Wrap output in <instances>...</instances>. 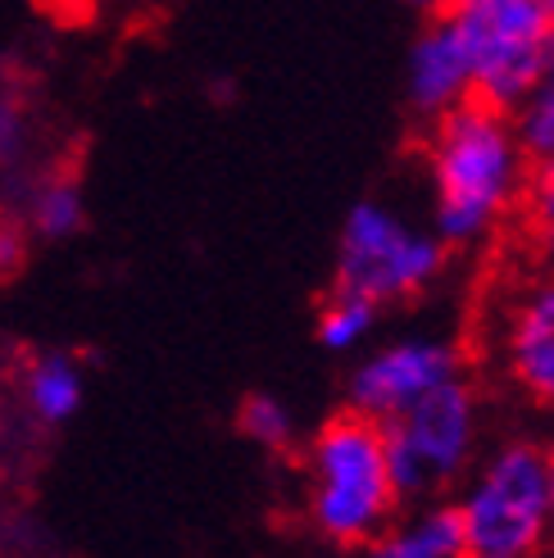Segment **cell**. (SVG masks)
Wrapping results in <instances>:
<instances>
[{"instance_id": "obj_1", "label": "cell", "mask_w": 554, "mask_h": 558, "mask_svg": "<svg viewBox=\"0 0 554 558\" xmlns=\"http://www.w3.org/2000/svg\"><path fill=\"white\" fill-rule=\"evenodd\" d=\"M432 232L455 245H478L522 201L532 159L518 142L514 114L463 100L432 119L427 132Z\"/></svg>"}, {"instance_id": "obj_2", "label": "cell", "mask_w": 554, "mask_h": 558, "mask_svg": "<svg viewBox=\"0 0 554 558\" xmlns=\"http://www.w3.org/2000/svg\"><path fill=\"white\" fill-rule=\"evenodd\" d=\"M382 423L332 413L310 440V522L332 545H369L396 513Z\"/></svg>"}, {"instance_id": "obj_3", "label": "cell", "mask_w": 554, "mask_h": 558, "mask_svg": "<svg viewBox=\"0 0 554 558\" xmlns=\"http://www.w3.org/2000/svg\"><path fill=\"white\" fill-rule=\"evenodd\" d=\"M478 390L463 373L386 417L382 450L400 505H423L436 490L463 482L478 459Z\"/></svg>"}, {"instance_id": "obj_4", "label": "cell", "mask_w": 554, "mask_h": 558, "mask_svg": "<svg viewBox=\"0 0 554 558\" xmlns=\"http://www.w3.org/2000/svg\"><path fill=\"white\" fill-rule=\"evenodd\" d=\"M455 505L463 518L468 554L528 558L545 549V536H550L545 445L505 440L501 450L478 463V472H468V486Z\"/></svg>"}, {"instance_id": "obj_5", "label": "cell", "mask_w": 554, "mask_h": 558, "mask_svg": "<svg viewBox=\"0 0 554 558\" xmlns=\"http://www.w3.org/2000/svg\"><path fill=\"white\" fill-rule=\"evenodd\" d=\"M473 69V100L514 114L554 54V23L541 0H450L441 10Z\"/></svg>"}, {"instance_id": "obj_6", "label": "cell", "mask_w": 554, "mask_h": 558, "mask_svg": "<svg viewBox=\"0 0 554 558\" xmlns=\"http://www.w3.org/2000/svg\"><path fill=\"white\" fill-rule=\"evenodd\" d=\"M450 245L436 232L413 228L392 205L359 201L337 236V272H332V291L364 295L373 304H396L423 295L441 268H446Z\"/></svg>"}, {"instance_id": "obj_7", "label": "cell", "mask_w": 554, "mask_h": 558, "mask_svg": "<svg viewBox=\"0 0 554 558\" xmlns=\"http://www.w3.org/2000/svg\"><path fill=\"white\" fill-rule=\"evenodd\" d=\"M463 373V354L455 341L441 337H400L392 345L369 350L346 377V409L386 423L400 409H409L432 386Z\"/></svg>"}, {"instance_id": "obj_8", "label": "cell", "mask_w": 554, "mask_h": 558, "mask_svg": "<svg viewBox=\"0 0 554 558\" xmlns=\"http://www.w3.org/2000/svg\"><path fill=\"white\" fill-rule=\"evenodd\" d=\"M505 377L532 404L554 413V277L518 291L501 331Z\"/></svg>"}, {"instance_id": "obj_9", "label": "cell", "mask_w": 554, "mask_h": 558, "mask_svg": "<svg viewBox=\"0 0 554 558\" xmlns=\"http://www.w3.org/2000/svg\"><path fill=\"white\" fill-rule=\"evenodd\" d=\"M405 100L413 114L436 119L446 109L473 100V69H468V54L455 37V27L432 14L427 27L409 46L405 60Z\"/></svg>"}, {"instance_id": "obj_10", "label": "cell", "mask_w": 554, "mask_h": 558, "mask_svg": "<svg viewBox=\"0 0 554 558\" xmlns=\"http://www.w3.org/2000/svg\"><path fill=\"white\" fill-rule=\"evenodd\" d=\"M369 558H468L459 505L423 499V509L400 526H382L369 541Z\"/></svg>"}, {"instance_id": "obj_11", "label": "cell", "mask_w": 554, "mask_h": 558, "mask_svg": "<svg viewBox=\"0 0 554 558\" xmlns=\"http://www.w3.org/2000/svg\"><path fill=\"white\" fill-rule=\"evenodd\" d=\"M82 400H87V373H82V364L73 354H41L33 368H27V404H33V413L41 417V423L60 427L69 423V417L82 409Z\"/></svg>"}, {"instance_id": "obj_12", "label": "cell", "mask_w": 554, "mask_h": 558, "mask_svg": "<svg viewBox=\"0 0 554 558\" xmlns=\"http://www.w3.org/2000/svg\"><path fill=\"white\" fill-rule=\"evenodd\" d=\"M27 222L46 241H69L87 228V195L77 178H46L33 201H27Z\"/></svg>"}, {"instance_id": "obj_13", "label": "cell", "mask_w": 554, "mask_h": 558, "mask_svg": "<svg viewBox=\"0 0 554 558\" xmlns=\"http://www.w3.org/2000/svg\"><path fill=\"white\" fill-rule=\"evenodd\" d=\"M377 314H382V304H373V300H364V295L332 291L327 304L318 310V345L332 350V354H350V350H359V345L373 337Z\"/></svg>"}, {"instance_id": "obj_14", "label": "cell", "mask_w": 554, "mask_h": 558, "mask_svg": "<svg viewBox=\"0 0 554 558\" xmlns=\"http://www.w3.org/2000/svg\"><path fill=\"white\" fill-rule=\"evenodd\" d=\"M514 128L532 169H554V54L545 73L537 77V87L528 92V100L514 109Z\"/></svg>"}, {"instance_id": "obj_15", "label": "cell", "mask_w": 554, "mask_h": 558, "mask_svg": "<svg viewBox=\"0 0 554 558\" xmlns=\"http://www.w3.org/2000/svg\"><path fill=\"white\" fill-rule=\"evenodd\" d=\"M237 427H241V436L251 445L273 450V454H282V450H291V445H296V413H291L287 400L268 396V390H255V396L241 400Z\"/></svg>"}, {"instance_id": "obj_16", "label": "cell", "mask_w": 554, "mask_h": 558, "mask_svg": "<svg viewBox=\"0 0 554 558\" xmlns=\"http://www.w3.org/2000/svg\"><path fill=\"white\" fill-rule=\"evenodd\" d=\"M522 205H528V218L541 236L554 241V169H537L528 178V191H522Z\"/></svg>"}, {"instance_id": "obj_17", "label": "cell", "mask_w": 554, "mask_h": 558, "mask_svg": "<svg viewBox=\"0 0 554 558\" xmlns=\"http://www.w3.org/2000/svg\"><path fill=\"white\" fill-rule=\"evenodd\" d=\"M27 146V109L14 96H0V163Z\"/></svg>"}, {"instance_id": "obj_18", "label": "cell", "mask_w": 554, "mask_h": 558, "mask_svg": "<svg viewBox=\"0 0 554 558\" xmlns=\"http://www.w3.org/2000/svg\"><path fill=\"white\" fill-rule=\"evenodd\" d=\"M23 259H27V241H23V232L14 228V222H0V277L19 272Z\"/></svg>"}, {"instance_id": "obj_19", "label": "cell", "mask_w": 554, "mask_h": 558, "mask_svg": "<svg viewBox=\"0 0 554 558\" xmlns=\"http://www.w3.org/2000/svg\"><path fill=\"white\" fill-rule=\"evenodd\" d=\"M545 468H550V532H554V432L545 440Z\"/></svg>"}, {"instance_id": "obj_20", "label": "cell", "mask_w": 554, "mask_h": 558, "mask_svg": "<svg viewBox=\"0 0 554 558\" xmlns=\"http://www.w3.org/2000/svg\"><path fill=\"white\" fill-rule=\"evenodd\" d=\"M405 5H413V10H423V14H441L450 5V0H405Z\"/></svg>"}, {"instance_id": "obj_21", "label": "cell", "mask_w": 554, "mask_h": 558, "mask_svg": "<svg viewBox=\"0 0 554 558\" xmlns=\"http://www.w3.org/2000/svg\"><path fill=\"white\" fill-rule=\"evenodd\" d=\"M541 5H545V14H550V23H554V0H541Z\"/></svg>"}, {"instance_id": "obj_22", "label": "cell", "mask_w": 554, "mask_h": 558, "mask_svg": "<svg viewBox=\"0 0 554 558\" xmlns=\"http://www.w3.org/2000/svg\"><path fill=\"white\" fill-rule=\"evenodd\" d=\"M528 558H550V554H545V549H537V554H528Z\"/></svg>"}, {"instance_id": "obj_23", "label": "cell", "mask_w": 554, "mask_h": 558, "mask_svg": "<svg viewBox=\"0 0 554 558\" xmlns=\"http://www.w3.org/2000/svg\"><path fill=\"white\" fill-rule=\"evenodd\" d=\"M468 558H482V554H468Z\"/></svg>"}]
</instances>
